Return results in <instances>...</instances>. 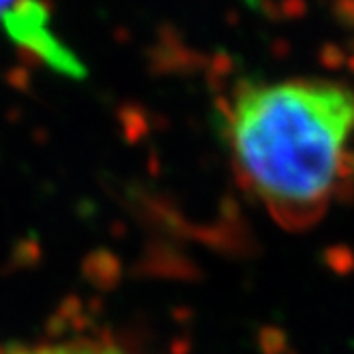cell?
Wrapping results in <instances>:
<instances>
[{
  "instance_id": "1",
  "label": "cell",
  "mask_w": 354,
  "mask_h": 354,
  "mask_svg": "<svg viewBox=\"0 0 354 354\" xmlns=\"http://www.w3.org/2000/svg\"><path fill=\"white\" fill-rule=\"evenodd\" d=\"M241 186L288 231L314 226L354 171V92L331 80L243 84L224 111Z\"/></svg>"
},
{
  "instance_id": "2",
  "label": "cell",
  "mask_w": 354,
  "mask_h": 354,
  "mask_svg": "<svg viewBox=\"0 0 354 354\" xmlns=\"http://www.w3.org/2000/svg\"><path fill=\"white\" fill-rule=\"evenodd\" d=\"M0 19L11 41L26 49L32 58L73 80H82L86 75L80 58L56 37L49 24V11L41 0H17Z\"/></svg>"
},
{
  "instance_id": "3",
  "label": "cell",
  "mask_w": 354,
  "mask_h": 354,
  "mask_svg": "<svg viewBox=\"0 0 354 354\" xmlns=\"http://www.w3.org/2000/svg\"><path fill=\"white\" fill-rule=\"evenodd\" d=\"M0 354H124L109 337H77L37 346H0Z\"/></svg>"
},
{
  "instance_id": "4",
  "label": "cell",
  "mask_w": 354,
  "mask_h": 354,
  "mask_svg": "<svg viewBox=\"0 0 354 354\" xmlns=\"http://www.w3.org/2000/svg\"><path fill=\"white\" fill-rule=\"evenodd\" d=\"M15 3H17V0H0V17H3Z\"/></svg>"
}]
</instances>
